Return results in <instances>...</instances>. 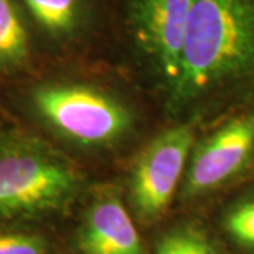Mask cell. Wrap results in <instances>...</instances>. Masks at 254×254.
Here are the masks:
<instances>
[{
	"instance_id": "5b68a950",
	"label": "cell",
	"mask_w": 254,
	"mask_h": 254,
	"mask_svg": "<svg viewBox=\"0 0 254 254\" xmlns=\"http://www.w3.org/2000/svg\"><path fill=\"white\" fill-rule=\"evenodd\" d=\"M195 0H127V26L138 55L161 85L174 91Z\"/></svg>"
},
{
	"instance_id": "30bf717a",
	"label": "cell",
	"mask_w": 254,
	"mask_h": 254,
	"mask_svg": "<svg viewBox=\"0 0 254 254\" xmlns=\"http://www.w3.org/2000/svg\"><path fill=\"white\" fill-rule=\"evenodd\" d=\"M157 254H219L215 246L200 230L180 226L168 230L155 243Z\"/></svg>"
},
{
	"instance_id": "8fae6325",
	"label": "cell",
	"mask_w": 254,
	"mask_h": 254,
	"mask_svg": "<svg viewBox=\"0 0 254 254\" xmlns=\"http://www.w3.org/2000/svg\"><path fill=\"white\" fill-rule=\"evenodd\" d=\"M223 227L240 247L254 252V198L236 202L227 209Z\"/></svg>"
},
{
	"instance_id": "277c9868",
	"label": "cell",
	"mask_w": 254,
	"mask_h": 254,
	"mask_svg": "<svg viewBox=\"0 0 254 254\" xmlns=\"http://www.w3.org/2000/svg\"><path fill=\"white\" fill-rule=\"evenodd\" d=\"M193 145V122H184L165 128L141 148L128 173V199L138 219L154 222L165 213L181 188Z\"/></svg>"
},
{
	"instance_id": "ba28073f",
	"label": "cell",
	"mask_w": 254,
	"mask_h": 254,
	"mask_svg": "<svg viewBox=\"0 0 254 254\" xmlns=\"http://www.w3.org/2000/svg\"><path fill=\"white\" fill-rule=\"evenodd\" d=\"M40 30L54 41L76 37L86 21V0H23Z\"/></svg>"
},
{
	"instance_id": "9c48e42d",
	"label": "cell",
	"mask_w": 254,
	"mask_h": 254,
	"mask_svg": "<svg viewBox=\"0 0 254 254\" xmlns=\"http://www.w3.org/2000/svg\"><path fill=\"white\" fill-rule=\"evenodd\" d=\"M30 61L27 28L13 0H0V72H13Z\"/></svg>"
},
{
	"instance_id": "52a82bcc",
	"label": "cell",
	"mask_w": 254,
	"mask_h": 254,
	"mask_svg": "<svg viewBox=\"0 0 254 254\" xmlns=\"http://www.w3.org/2000/svg\"><path fill=\"white\" fill-rule=\"evenodd\" d=\"M81 254H144L130 212L115 190H103L86 208L76 232Z\"/></svg>"
},
{
	"instance_id": "7c38bea8",
	"label": "cell",
	"mask_w": 254,
	"mask_h": 254,
	"mask_svg": "<svg viewBox=\"0 0 254 254\" xmlns=\"http://www.w3.org/2000/svg\"><path fill=\"white\" fill-rule=\"evenodd\" d=\"M0 254H50V245L36 233L0 232Z\"/></svg>"
},
{
	"instance_id": "8992f818",
	"label": "cell",
	"mask_w": 254,
	"mask_h": 254,
	"mask_svg": "<svg viewBox=\"0 0 254 254\" xmlns=\"http://www.w3.org/2000/svg\"><path fill=\"white\" fill-rule=\"evenodd\" d=\"M254 157V112L242 113L193 145L181 184L184 199L223 188L245 171Z\"/></svg>"
},
{
	"instance_id": "3957f363",
	"label": "cell",
	"mask_w": 254,
	"mask_h": 254,
	"mask_svg": "<svg viewBox=\"0 0 254 254\" xmlns=\"http://www.w3.org/2000/svg\"><path fill=\"white\" fill-rule=\"evenodd\" d=\"M28 99L46 127L82 148L113 147L134 127V115L126 102L91 83L44 82L31 91Z\"/></svg>"
},
{
	"instance_id": "6da1fadb",
	"label": "cell",
	"mask_w": 254,
	"mask_h": 254,
	"mask_svg": "<svg viewBox=\"0 0 254 254\" xmlns=\"http://www.w3.org/2000/svg\"><path fill=\"white\" fill-rule=\"evenodd\" d=\"M253 81L254 0H195L167 108L205 112Z\"/></svg>"
},
{
	"instance_id": "7a4b0ae2",
	"label": "cell",
	"mask_w": 254,
	"mask_h": 254,
	"mask_svg": "<svg viewBox=\"0 0 254 254\" xmlns=\"http://www.w3.org/2000/svg\"><path fill=\"white\" fill-rule=\"evenodd\" d=\"M82 188L81 170L66 155L38 137L0 128V220L58 213Z\"/></svg>"
}]
</instances>
